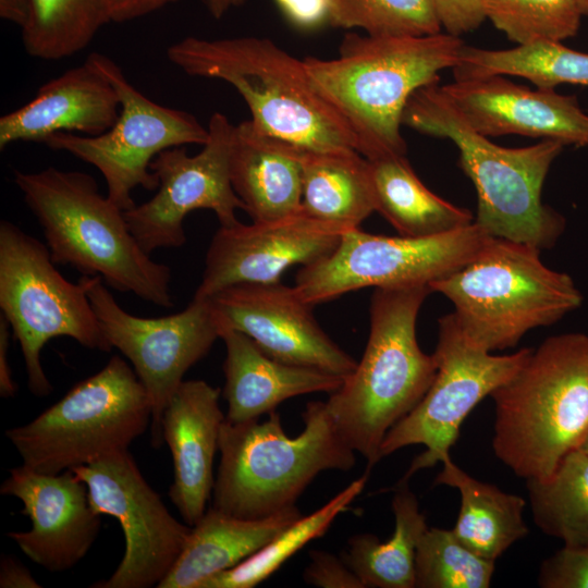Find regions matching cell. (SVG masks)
Segmentation results:
<instances>
[{"instance_id":"obj_29","label":"cell","mask_w":588,"mask_h":588,"mask_svg":"<svg viewBox=\"0 0 588 588\" xmlns=\"http://www.w3.org/2000/svg\"><path fill=\"white\" fill-rule=\"evenodd\" d=\"M408 481L400 480L392 498L394 530L385 541L372 534L350 538L342 559L365 588H414L418 542L428 528Z\"/></svg>"},{"instance_id":"obj_24","label":"cell","mask_w":588,"mask_h":588,"mask_svg":"<svg viewBox=\"0 0 588 588\" xmlns=\"http://www.w3.org/2000/svg\"><path fill=\"white\" fill-rule=\"evenodd\" d=\"M305 149L257 128L234 125L230 177L252 221H267L302 208Z\"/></svg>"},{"instance_id":"obj_5","label":"cell","mask_w":588,"mask_h":588,"mask_svg":"<svg viewBox=\"0 0 588 588\" xmlns=\"http://www.w3.org/2000/svg\"><path fill=\"white\" fill-rule=\"evenodd\" d=\"M429 293V285L375 289L362 359L326 402L334 429L366 458L367 470L382 458L387 433L416 407L437 375L434 354H426L416 336Z\"/></svg>"},{"instance_id":"obj_16","label":"cell","mask_w":588,"mask_h":588,"mask_svg":"<svg viewBox=\"0 0 588 588\" xmlns=\"http://www.w3.org/2000/svg\"><path fill=\"white\" fill-rule=\"evenodd\" d=\"M234 124L216 112L208 123L209 138L194 156L185 148L161 151L151 162L159 185L147 201L124 211L126 223L140 245L150 255L158 248L185 244V217L197 209L213 211L220 226L240 221L244 204L233 189L230 177V150Z\"/></svg>"},{"instance_id":"obj_23","label":"cell","mask_w":588,"mask_h":588,"mask_svg":"<svg viewBox=\"0 0 588 588\" xmlns=\"http://www.w3.org/2000/svg\"><path fill=\"white\" fill-rule=\"evenodd\" d=\"M223 363L228 403L225 419L232 424L258 420L284 401L309 393L338 390L344 378L310 367L291 365L265 354L246 334L223 328Z\"/></svg>"},{"instance_id":"obj_15","label":"cell","mask_w":588,"mask_h":588,"mask_svg":"<svg viewBox=\"0 0 588 588\" xmlns=\"http://www.w3.org/2000/svg\"><path fill=\"white\" fill-rule=\"evenodd\" d=\"M71 470L86 485L95 511L117 518L124 535V554L118 567L91 587H158L184 549L192 526L169 512L128 450Z\"/></svg>"},{"instance_id":"obj_8","label":"cell","mask_w":588,"mask_h":588,"mask_svg":"<svg viewBox=\"0 0 588 588\" xmlns=\"http://www.w3.org/2000/svg\"><path fill=\"white\" fill-rule=\"evenodd\" d=\"M540 252L491 237L469 262L429 286L452 302L475 344L491 353L515 347L528 331L558 322L583 303L571 275L547 267Z\"/></svg>"},{"instance_id":"obj_41","label":"cell","mask_w":588,"mask_h":588,"mask_svg":"<svg viewBox=\"0 0 588 588\" xmlns=\"http://www.w3.org/2000/svg\"><path fill=\"white\" fill-rule=\"evenodd\" d=\"M179 0H107L110 23L130 22L151 14Z\"/></svg>"},{"instance_id":"obj_27","label":"cell","mask_w":588,"mask_h":588,"mask_svg":"<svg viewBox=\"0 0 588 588\" xmlns=\"http://www.w3.org/2000/svg\"><path fill=\"white\" fill-rule=\"evenodd\" d=\"M376 211L404 236H433L474 223V216L432 193L405 155L367 159Z\"/></svg>"},{"instance_id":"obj_12","label":"cell","mask_w":588,"mask_h":588,"mask_svg":"<svg viewBox=\"0 0 588 588\" xmlns=\"http://www.w3.org/2000/svg\"><path fill=\"white\" fill-rule=\"evenodd\" d=\"M475 222L433 236H387L354 228L324 258L302 267L295 289L316 306L364 287L429 285L469 262L490 241Z\"/></svg>"},{"instance_id":"obj_19","label":"cell","mask_w":588,"mask_h":588,"mask_svg":"<svg viewBox=\"0 0 588 588\" xmlns=\"http://www.w3.org/2000/svg\"><path fill=\"white\" fill-rule=\"evenodd\" d=\"M3 495L19 499L32 527L7 536L34 563L63 572L85 558L101 527L86 485L72 470L47 474L25 465L9 470L0 486Z\"/></svg>"},{"instance_id":"obj_44","label":"cell","mask_w":588,"mask_h":588,"mask_svg":"<svg viewBox=\"0 0 588 588\" xmlns=\"http://www.w3.org/2000/svg\"><path fill=\"white\" fill-rule=\"evenodd\" d=\"M29 14V0H0V16L22 28Z\"/></svg>"},{"instance_id":"obj_42","label":"cell","mask_w":588,"mask_h":588,"mask_svg":"<svg viewBox=\"0 0 588 588\" xmlns=\"http://www.w3.org/2000/svg\"><path fill=\"white\" fill-rule=\"evenodd\" d=\"M1 588H39L41 585L14 556L3 555L0 561Z\"/></svg>"},{"instance_id":"obj_7","label":"cell","mask_w":588,"mask_h":588,"mask_svg":"<svg viewBox=\"0 0 588 588\" xmlns=\"http://www.w3.org/2000/svg\"><path fill=\"white\" fill-rule=\"evenodd\" d=\"M304 430L289 437L275 411L262 422L224 420L211 506L241 518H262L295 505L326 470H351L355 451L339 436L326 402L307 403Z\"/></svg>"},{"instance_id":"obj_39","label":"cell","mask_w":588,"mask_h":588,"mask_svg":"<svg viewBox=\"0 0 588 588\" xmlns=\"http://www.w3.org/2000/svg\"><path fill=\"white\" fill-rule=\"evenodd\" d=\"M444 32L460 36L486 21L483 0H432Z\"/></svg>"},{"instance_id":"obj_6","label":"cell","mask_w":588,"mask_h":588,"mask_svg":"<svg viewBox=\"0 0 588 588\" xmlns=\"http://www.w3.org/2000/svg\"><path fill=\"white\" fill-rule=\"evenodd\" d=\"M490 396L494 455L525 480L549 478L588 433V335L546 339Z\"/></svg>"},{"instance_id":"obj_47","label":"cell","mask_w":588,"mask_h":588,"mask_svg":"<svg viewBox=\"0 0 588 588\" xmlns=\"http://www.w3.org/2000/svg\"><path fill=\"white\" fill-rule=\"evenodd\" d=\"M578 450L583 451L584 453L588 455V433L586 434Z\"/></svg>"},{"instance_id":"obj_13","label":"cell","mask_w":588,"mask_h":588,"mask_svg":"<svg viewBox=\"0 0 588 588\" xmlns=\"http://www.w3.org/2000/svg\"><path fill=\"white\" fill-rule=\"evenodd\" d=\"M534 348L493 355L475 344L462 330L454 314L439 319L434 356L438 370L416 407L387 433L381 457L414 444L426 450L401 480L450 457L461 425L474 407L507 382L526 363Z\"/></svg>"},{"instance_id":"obj_1","label":"cell","mask_w":588,"mask_h":588,"mask_svg":"<svg viewBox=\"0 0 588 588\" xmlns=\"http://www.w3.org/2000/svg\"><path fill=\"white\" fill-rule=\"evenodd\" d=\"M465 44L460 36L347 33L333 59L307 57L316 89L346 120L366 159L405 155L404 109L419 88L454 69Z\"/></svg>"},{"instance_id":"obj_25","label":"cell","mask_w":588,"mask_h":588,"mask_svg":"<svg viewBox=\"0 0 588 588\" xmlns=\"http://www.w3.org/2000/svg\"><path fill=\"white\" fill-rule=\"evenodd\" d=\"M303 515L296 505L262 518H241L210 506L192 526L180 556L158 588H201L235 567Z\"/></svg>"},{"instance_id":"obj_20","label":"cell","mask_w":588,"mask_h":588,"mask_svg":"<svg viewBox=\"0 0 588 588\" xmlns=\"http://www.w3.org/2000/svg\"><path fill=\"white\" fill-rule=\"evenodd\" d=\"M479 134L520 135L588 146V112L575 96L555 89H530L503 75L457 77L441 86Z\"/></svg>"},{"instance_id":"obj_37","label":"cell","mask_w":588,"mask_h":588,"mask_svg":"<svg viewBox=\"0 0 588 588\" xmlns=\"http://www.w3.org/2000/svg\"><path fill=\"white\" fill-rule=\"evenodd\" d=\"M538 585L543 588H588V546H564L540 565Z\"/></svg>"},{"instance_id":"obj_38","label":"cell","mask_w":588,"mask_h":588,"mask_svg":"<svg viewBox=\"0 0 588 588\" xmlns=\"http://www.w3.org/2000/svg\"><path fill=\"white\" fill-rule=\"evenodd\" d=\"M309 556L310 562L303 573L308 585L320 588H365L342 556L321 550L310 551Z\"/></svg>"},{"instance_id":"obj_33","label":"cell","mask_w":588,"mask_h":588,"mask_svg":"<svg viewBox=\"0 0 588 588\" xmlns=\"http://www.w3.org/2000/svg\"><path fill=\"white\" fill-rule=\"evenodd\" d=\"M369 471L352 481L314 513L303 515L235 567L207 579L201 588H253L266 580L309 541L327 532L334 519L362 493Z\"/></svg>"},{"instance_id":"obj_4","label":"cell","mask_w":588,"mask_h":588,"mask_svg":"<svg viewBox=\"0 0 588 588\" xmlns=\"http://www.w3.org/2000/svg\"><path fill=\"white\" fill-rule=\"evenodd\" d=\"M14 183L37 219L52 260L110 287L171 308V268L151 259L132 234L124 210L82 171L48 167L14 171Z\"/></svg>"},{"instance_id":"obj_10","label":"cell","mask_w":588,"mask_h":588,"mask_svg":"<svg viewBox=\"0 0 588 588\" xmlns=\"http://www.w3.org/2000/svg\"><path fill=\"white\" fill-rule=\"evenodd\" d=\"M46 244L16 224L0 223V308L24 357L29 391L51 393L40 360L45 344L68 336L82 346L111 351L85 285L68 281L56 268Z\"/></svg>"},{"instance_id":"obj_22","label":"cell","mask_w":588,"mask_h":588,"mask_svg":"<svg viewBox=\"0 0 588 588\" xmlns=\"http://www.w3.org/2000/svg\"><path fill=\"white\" fill-rule=\"evenodd\" d=\"M121 103L107 77L87 59L45 83L24 106L0 118V149L42 143L57 133L97 136L110 130Z\"/></svg>"},{"instance_id":"obj_45","label":"cell","mask_w":588,"mask_h":588,"mask_svg":"<svg viewBox=\"0 0 588 588\" xmlns=\"http://www.w3.org/2000/svg\"><path fill=\"white\" fill-rule=\"evenodd\" d=\"M207 11L215 19H221L230 10L242 5L245 0H201Z\"/></svg>"},{"instance_id":"obj_40","label":"cell","mask_w":588,"mask_h":588,"mask_svg":"<svg viewBox=\"0 0 588 588\" xmlns=\"http://www.w3.org/2000/svg\"><path fill=\"white\" fill-rule=\"evenodd\" d=\"M275 3L286 20L302 29L330 21V0H275Z\"/></svg>"},{"instance_id":"obj_11","label":"cell","mask_w":588,"mask_h":588,"mask_svg":"<svg viewBox=\"0 0 588 588\" xmlns=\"http://www.w3.org/2000/svg\"><path fill=\"white\" fill-rule=\"evenodd\" d=\"M115 88L121 110L114 125L97 136L57 133L44 144L95 167L103 176L107 197L122 210L136 204L132 192L158 188L150 166L163 150L184 145L204 146L208 126L184 110L159 105L142 94L108 56L93 52L86 58Z\"/></svg>"},{"instance_id":"obj_36","label":"cell","mask_w":588,"mask_h":588,"mask_svg":"<svg viewBox=\"0 0 588 588\" xmlns=\"http://www.w3.org/2000/svg\"><path fill=\"white\" fill-rule=\"evenodd\" d=\"M335 27L368 35H428L442 32L432 0H330Z\"/></svg>"},{"instance_id":"obj_2","label":"cell","mask_w":588,"mask_h":588,"mask_svg":"<svg viewBox=\"0 0 588 588\" xmlns=\"http://www.w3.org/2000/svg\"><path fill=\"white\" fill-rule=\"evenodd\" d=\"M402 124L424 135L450 139L458 164L477 193L474 222L491 237L552 247L565 230V218L541 200L544 180L565 146L559 140L506 148L476 132L438 83L408 99Z\"/></svg>"},{"instance_id":"obj_30","label":"cell","mask_w":588,"mask_h":588,"mask_svg":"<svg viewBox=\"0 0 588 588\" xmlns=\"http://www.w3.org/2000/svg\"><path fill=\"white\" fill-rule=\"evenodd\" d=\"M453 70L455 78L512 75L543 89L563 84L588 87V53L561 41H537L501 50L464 45Z\"/></svg>"},{"instance_id":"obj_32","label":"cell","mask_w":588,"mask_h":588,"mask_svg":"<svg viewBox=\"0 0 588 588\" xmlns=\"http://www.w3.org/2000/svg\"><path fill=\"white\" fill-rule=\"evenodd\" d=\"M108 23L107 0H29L22 41L32 58L62 60L84 50Z\"/></svg>"},{"instance_id":"obj_28","label":"cell","mask_w":588,"mask_h":588,"mask_svg":"<svg viewBox=\"0 0 588 588\" xmlns=\"http://www.w3.org/2000/svg\"><path fill=\"white\" fill-rule=\"evenodd\" d=\"M302 207L317 219L359 228L376 211L368 160L355 150H305Z\"/></svg>"},{"instance_id":"obj_14","label":"cell","mask_w":588,"mask_h":588,"mask_svg":"<svg viewBox=\"0 0 588 588\" xmlns=\"http://www.w3.org/2000/svg\"><path fill=\"white\" fill-rule=\"evenodd\" d=\"M91 307L111 347L132 364L151 403V444L163 442L162 415L186 371L204 358L220 331L209 298H196L176 314L158 318L124 310L97 275H83Z\"/></svg>"},{"instance_id":"obj_18","label":"cell","mask_w":588,"mask_h":588,"mask_svg":"<svg viewBox=\"0 0 588 588\" xmlns=\"http://www.w3.org/2000/svg\"><path fill=\"white\" fill-rule=\"evenodd\" d=\"M347 230L310 216L303 207L273 220L220 226L207 249L194 297L208 298L238 283L278 282L289 268L328 256Z\"/></svg>"},{"instance_id":"obj_31","label":"cell","mask_w":588,"mask_h":588,"mask_svg":"<svg viewBox=\"0 0 588 588\" xmlns=\"http://www.w3.org/2000/svg\"><path fill=\"white\" fill-rule=\"evenodd\" d=\"M536 526L564 546H588V455L575 450L547 479L526 480Z\"/></svg>"},{"instance_id":"obj_34","label":"cell","mask_w":588,"mask_h":588,"mask_svg":"<svg viewBox=\"0 0 588 588\" xmlns=\"http://www.w3.org/2000/svg\"><path fill=\"white\" fill-rule=\"evenodd\" d=\"M495 562L475 553L454 532L427 528L415 556L416 588H488Z\"/></svg>"},{"instance_id":"obj_46","label":"cell","mask_w":588,"mask_h":588,"mask_svg":"<svg viewBox=\"0 0 588 588\" xmlns=\"http://www.w3.org/2000/svg\"><path fill=\"white\" fill-rule=\"evenodd\" d=\"M583 16H588V0H576Z\"/></svg>"},{"instance_id":"obj_21","label":"cell","mask_w":588,"mask_h":588,"mask_svg":"<svg viewBox=\"0 0 588 588\" xmlns=\"http://www.w3.org/2000/svg\"><path fill=\"white\" fill-rule=\"evenodd\" d=\"M219 399V388L204 380H183L162 415V438L174 470L169 497L189 526L203 517L212 494L213 460L225 420Z\"/></svg>"},{"instance_id":"obj_35","label":"cell","mask_w":588,"mask_h":588,"mask_svg":"<svg viewBox=\"0 0 588 588\" xmlns=\"http://www.w3.org/2000/svg\"><path fill=\"white\" fill-rule=\"evenodd\" d=\"M486 20L517 45L575 36L583 14L576 0H483Z\"/></svg>"},{"instance_id":"obj_3","label":"cell","mask_w":588,"mask_h":588,"mask_svg":"<svg viewBox=\"0 0 588 588\" xmlns=\"http://www.w3.org/2000/svg\"><path fill=\"white\" fill-rule=\"evenodd\" d=\"M167 58L189 76L232 85L265 133L305 150L358 152L353 130L316 89L304 60L269 38L187 36L168 47Z\"/></svg>"},{"instance_id":"obj_43","label":"cell","mask_w":588,"mask_h":588,"mask_svg":"<svg viewBox=\"0 0 588 588\" xmlns=\"http://www.w3.org/2000/svg\"><path fill=\"white\" fill-rule=\"evenodd\" d=\"M11 327L8 320L0 317V395L4 399L13 397L17 392V385L13 380L8 360L9 341Z\"/></svg>"},{"instance_id":"obj_26","label":"cell","mask_w":588,"mask_h":588,"mask_svg":"<svg viewBox=\"0 0 588 588\" xmlns=\"http://www.w3.org/2000/svg\"><path fill=\"white\" fill-rule=\"evenodd\" d=\"M434 483L458 490L461 505L452 531L481 558L495 562L527 536L526 500L471 477L454 464L451 456L442 462V470Z\"/></svg>"},{"instance_id":"obj_17","label":"cell","mask_w":588,"mask_h":588,"mask_svg":"<svg viewBox=\"0 0 588 588\" xmlns=\"http://www.w3.org/2000/svg\"><path fill=\"white\" fill-rule=\"evenodd\" d=\"M219 327L246 334L268 356L291 365L351 375L357 362L319 326L314 306L281 281L238 283L208 297Z\"/></svg>"},{"instance_id":"obj_9","label":"cell","mask_w":588,"mask_h":588,"mask_svg":"<svg viewBox=\"0 0 588 588\" xmlns=\"http://www.w3.org/2000/svg\"><path fill=\"white\" fill-rule=\"evenodd\" d=\"M151 422V403L134 369L112 356L57 403L5 437L22 464L59 474L128 450Z\"/></svg>"}]
</instances>
